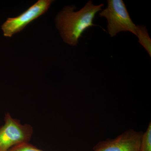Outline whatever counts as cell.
<instances>
[{
  "instance_id": "cell-4",
  "label": "cell",
  "mask_w": 151,
  "mask_h": 151,
  "mask_svg": "<svg viewBox=\"0 0 151 151\" xmlns=\"http://www.w3.org/2000/svg\"><path fill=\"white\" fill-rule=\"evenodd\" d=\"M53 1L51 0H39L18 16L8 18L1 26L4 36L12 37L23 29L30 23L45 13Z\"/></svg>"
},
{
  "instance_id": "cell-8",
  "label": "cell",
  "mask_w": 151,
  "mask_h": 151,
  "mask_svg": "<svg viewBox=\"0 0 151 151\" xmlns=\"http://www.w3.org/2000/svg\"><path fill=\"white\" fill-rule=\"evenodd\" d=\"M8 151H44L37 148L28 142L17 145L10 149Z\"/></svg>"
},
{
  "instance_id": "cell-7",
  "label": "cell",
  "mask_w": 151,
  "mask_h": 151,
  "mask_svg": "<svg viewBox=\"0 0 151 151\" xmlns=\"http://www.w3.org/2000/svg\"><path fill=\"white\" fill-rule=\"evenodd\" d=\"M139 151H151V123L150 122L147 130L143 133Z\"/></svg>"
},
{
  "instance_id": "cell-5",
  "label": "cell",
  "mask_w": 151,
  "mask_h": 151,
  "mask_svg": "<svg viewBox=\"0 0 151 151\" xmlns=\"http://www.w3.org/2000/svg\"><path fill=\"white\" fill-rule=\"evenodd\" d=\"M143 133L129 129L114 139L99 142L93 151H139Z\"/></svg>"
},
{
  "instance_id": "cell-2",
  "label": "cell",
  "mask_w": 151,
  "mask_h": 151,
  "mask_svg": "<svg viewBox=\"0 0 151 151\" xmlns=\"http://www.w3.org/2000/svg\"><path fill=\"white\" fill-rule=\"evenodd\" d=\"M108 6L101 11L99 15L108 21V33L111 37L122 32H130L137 35V26L132 21L122 0H108Z\"/></svg>"
},
{
  "instance_id": "cell-6",
  "label": "cell",
  "mask_w": 151,
  "mask_h": 151,
  "mask_svg": "<svg viewBox=\"0 0 151 151\" xmlns=\"http://www.w3.org/2000/svg\"><path fill=\"white\" fill-rule=\"evenodd\" d=\"M139 42L144 47L150 57L151 56V40L145 26H137V35Z\"/></svg>"
},
{
  "instance_id": "cell-1",
  "label": "cell",
  "mask_w": 151,
  "mask_h": 151,
  "mask_svg": "<svg viewBox=\"0 0 151 151\" xmlns=\"http://www.w3.org/2000/svg\"><path fill=\"white\" fill-rule=\"evenodd\" d=\"M103 4L95 5L89 1L83 8L74 12L75 6H66L55 18L58 29L63 41L76 46L78 40L87 29L95 26L93 22L97 13L102 10Z\"/></svg>"
},
{
  "instance_id": "cell-3",
  "label": "cell",
  "mask_w": 151,
  "mask_h": 151,
  "mask_svg": "<svg viewBox=\"0 0 151 151\" xmlns=\"http://www.w3.org/2000/svg\"><path fill=\"white\" fill-rule=\"evenodd\" d=\"M4 122L0 127V151H8L14 146L29 142L33 132L31 126L22 124L9 113H6Z\"/></svg>"
}]
</instances>
